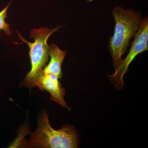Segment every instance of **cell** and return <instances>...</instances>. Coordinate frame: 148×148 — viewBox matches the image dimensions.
Listing matches in <instances>:
<instances>
[{"mask_svg": "<svg viewBox=\"0 0 148 148\" xmlns=\"http://www.w3.org/2000/svg\"><path fill=\"white\" fill-rule=\"evenodd\" d=\"M61 26H58L51 29L42 27L39 29H34L30 34L31 38L35 41L34 42L27 41L22 35L16 31L19 39L22 42H25L29 45V56L32 68L20 86L29 88L30 89L36 86L37 81L42 74L43 70L46 66L49 60V46L48 39L51 35L59 30Z\"/></svg>", "mask_w": 148, "mask_h": 148, "instance_id": "obj_3", "label": "cell"}, {"mask_svg": "<svg viewBox=\"0 0 148 148\" xmlns=\"http://www.w3.org/2000/svg\"><path fill=\"white\" fill-rule=\"evenodd\" d=\"M115 26L113 36L110 38V48L115 69L121 61L131 39L135 37L143 20L140 12L116 7L112 11Z\"/></svg>", "mask_w": 148, "mask_h": 148, "instance_id": "obj_1", "label": "cell"}, {"mask_svg": "<svg viewBox=\"0 0 148 148\" xmlns=\"http://www.w3.org/2000/svg\"><path fill=\"white\" fill-rule=\"evenodd\" d=\"M24 145L31 148H75L78 147L79 138L73 126L67 125L58 130L53 129L47 114L43 112L39 118L36 130Z\"/></svg>", "mask_w": 148, "mask_h": 148, "instance_id": "obj_2", "label": "cell"}, {"mask_svg": "<svg viewBox=\"0 0 148 148\" xmlns=\"http://www.w3.org/2000/svg\"><path fill=\"white\" fill-rule=\"evenodd\" d=\"M148 49V18H143V21L133 41L131 44L129 52L124 59H122L115 68L114 73L108 75L114 87L121 89L124 85L123 77L127 71L128 67L135 57Z\"/></svg>", "mask_w": 148, "mask_h": 148, "instance_id": "obj_4", "label": "cell"}, {"mask_svg": "<svg viewBox=\"0 0 148 148\" xmlns=\"http://www.w3.org/2000/svg\"><path fill=\"white\" fill-rule=\"evenodd\" d=\"M67 52V51L60 49L54 44L49 46V55L50 56V61L43 70V73L53 74L61 79L62 76L61 66Z\"/></svg>", "mask_w": 148, "mask_h": 148, "instance_id": "obj_6", "label": "cell"}, {"mask_svg": "<svg viewBox=\"0 0 148 148\" xmlns=\"http://www.w3.org/2000/svg\"><path fill=\"white\" fill-rule=\"evenodd\" d=\"M12 2V1H11L0 12V34L3 31L7 36L11 34L12 33L10 28V24L5 22V19L7 18L8 10Z\"/></svg>", "mask_w": 148, "mask_h": 148, "instance_id": "obj_7", "label": "cell"}, {"mask_svg": "<svg viewBox=\"0 0 148 148\" xmlns=\"http://www.w3.org/2000/svg\"><path fill=\"white\" fill-rule=\"evenodd\" d=\"M59 78L53 74L42 73L36 83V86L41 90H46L50 93L51 99L70 111L71 108L65 102L66 90L59 81Z\"/></svg>", "mask_w": 148, "mask_h": 148, "instance_id": "obj_5", "label": "cell"}]
</instances>
